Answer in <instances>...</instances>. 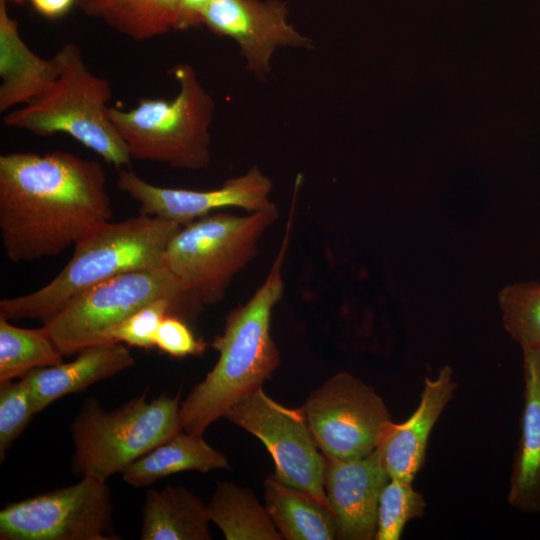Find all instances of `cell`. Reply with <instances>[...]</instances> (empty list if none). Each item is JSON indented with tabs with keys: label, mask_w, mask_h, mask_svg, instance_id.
Masks as SVG:
<instances>
[{
	"label": "cell",
	"mask_w": 540,
	"mask_h": 540,
	"mask_svg": "<svg viewBox=\"0 0 540 540\" xmlns=\"http://www.w3.org/2000/svg\"><path fill=\"white\" fill-rule=\"evenodd\" d=\"M324 458V488L337 539H374L380 495L390 480L377 450L360 458Z\"/></svg>",
	"instance_id": "cell-14"
},
{
	"label": "cell",
	"mask_w": 540,
	"mask_h": 540,
	"mask_svg": "<svg viewBox=\"0 0 540 540\" xmlns=\"http://www.w3.org/2000/svg\"><path fill=\"white\" fill-rule=\"evenodd\" d=\"M425 507L424 496L412 482L390 478L380 495L374 539L399 540L406 523L422 517Z\"/></svg>",
	"instance_id": "cell-26"
},
{
	"label": "cell",
	"mask_w": 540,
	"mask_h": 540,
	"mask_svg": "<svg viewBox=\"0 0 540 540\" xmlns=\"http://www.w3.org/2000/svg\"><path fill=\"white\" fill-rule=\"evenodd\" d=\"M180 225L139 214L107 222L74 245L65 267L40 289L0 301L9 321L48 317L73 297L118 275L165 266V251Z\"/></svg>",
	"instance_id": "cell-3"
},
{
	"label": "cell",
	"mask_w": 540,
	"mask_h": 540,
	"mask_svg": "<svg viewBox=\"0 0 540 540\" xmlns=\"http://www.w3.org/2000/svg\"><path fill=\"white\" fill-rule=\"evenodd\" d=\"M523 353L524 405L514 455L509 504L525 513L540 512V348Z\"/></svg>",
	"instance_id": "cell-17"
},
{
	"label": "cell",
	"mask_w": 540,
	"mask_h": 540,
	"mask_svg": "<svg viewBox=\"0 0 540 540\" xmlns=\"http://www.w3.org/2000/svg\"><path fill=\"white\" fill-rule=\"evenodd\" d=\"M264 488L265 507L283 539H337V523L329 507L276 476H269Z\"/></svg>",
	"instance_id": "cell-21"
},
{
	"label": "cell",
	"mask_w": 540,
	"mask_h": 540,
	"mask_svg": "<svg viewBox=\"0 0 540 540\" xmlns=\"http://www.w3.org/2000/svg\"><path fill=\"white\" fill-rule=\"evenodd\" d=\"M148 390L111 410L95 397L85 400L71 425L75 475L106 482L183 430L179 395L148 400Z\"/></svg>",
	"instance_id": "cell-5"
},
{
	"label": "cell",
	"mask_w": 540,
	"mask_h": 540,
	"mask_svg": "<svg viewBox=\"0 0 540 540\" xmlns=\"http://www.w3.org/2000/svg\"><path fill=\"white\" fill-rule=\"evenodd\" d=\"M17 3L28 2L41 15L57 18L65 14L76 0H14Z\"/></svg>",
	"instance_id": "cell-31"
},
{
	"label": "cell",
	"mask_w": 540,
	"mask_h": 540,
	"mask_svg": "<svg viewBox=\"0 0 540 540\" xmlns=\"http://www.w3.org/2000/svg\"><path fill=\"white\" fill-rule=\"evenodd\" d=\"M207 504L187 488L149 489L141 516V540H210Z\"/></svg>",
	"instance_id": "cell-19"
},
{
	"label": "cell",
	"mask_w": 540,
	"mask_h": 540,
	"mask_svg": "<svg viewBox=\"0 0 540 540\" xmlns=\"http://www.w3.org/2000/svg\"><path fill=\"white\" fill-rule=\"evenodd\" d=\"M226 456L212 448L203 435L184 430L148 451L123 470V480L136 488L183 471L209 472L228 468Z\"/></svg>",
	"instance_id": "cell-20"
},
{
	"label": "cell",
	"mask_w": 540,
	"mask_h": 540,
	"mask_svg": "<svg viewBox=\"0 0 540 540\" xmlns=\"http://www.w3.org/2000/svg\"><path fill=\"white\" fill-rule=\"evenodd\" d=\"M210 521L227 540H281L266 507L247 488L223 481L207 504Z\"/></svg>",
	"instance_id": "cell-22"
},
{
	"label": "cell",
	"mask_w": 540,
	"mask_h": 540,
	"mask_svg": "<svg viewBox=\"0 0 540 540\" xmlns=\"http://www.w3.org/2000/svg\"><path fill=\"white\" fill-rule=\"evenodd\" d=\"M302 409L317 447L324 457L337 459L373 452L391 420L375 390L347 372L328 379Z\"/></svg>",
	"instance_id": "cell-10"
},
{
	"label": "cell",
	"mask_w": 540,
	"mask_h": 540,
	"mask_svg": "<svg viewBox=\"0 0 540 540\" xmlns=\"http://www.w3.org/2000/svg\"><path fill=\"white\" fill-rule=\"evenodd\" d=\"M62 362L63 354L42 326L21 328L0 317V382L22 378L33 369Z\"/></svg>",
	"instance_id": "cell-23"
},
{
	"label": "cell",
	"mask_w": 540,
	"mask_h": 540,
	"mask_svg": "<svg viewBox=\"0 0 540 540\" xmlns=\"http://www.w3.org/2000/svg\"><path fill=\"white\" fill-rule=\"evenodd\" d=\"M53 58L57 79L39 97L7 113L4 125L39 136L65 133L106 162L129 166L128 148L108 115L110 83L87 68L75 43H66Z\"/></svg>",
	"instance_id": "cell-4"
},
{
	"label": "cell",
	"mask_w": 540,
	"mask_h": 540,
	"mask_svg": "<svg viewBox=\"0 0 540 540\" xmlns=\"http://www.w3.org/2000/svg\"><path fill=\"white\" fill-rule=\"evenodd\" d=\"M286 16V4L278 0H213L202 12L201 24L236 40L247 68L264 78L277 46H311L308 38L287 23Z\"/></svg>",
	"instance_id": "cell-13"
},
{
	"label": "cell",
	"mask_w": 540,
	"mask_h": 540,
	"mask_svg": "<svg viewBox=\"0 0 540 540\" xmlns=\"http://www.w3.org/2000/svg\"><path fill=\"white\" fill-rule=\"evenodd\" d=\"M456 386L451 367L444 366L435 378H425L419 405L411 416L384 426L376 450L390 478L413 482L424 464L432 429Z\"/></svg>",
	"instance_id": "cell-15"
},
{
	"label": "cell",
	"mask_w": 540,
	"mask_h": 540,
	"mask_svg": "<svg viewBox=\"0 0 540 540\" xmlns=\"http://www.w3.org/2000/svg\"><path fill=\"white\" fill-rule=\"evenodd\" d=\"M294 209L292 204L282 243L264 282L245 304L228 313L223 333L210 344L219 353L215 366L180 405L185 432L203 435L234 404L262 387L279 365V351L270 332L271 316L284 293L282 266Z\"/></svg>",
	"instance_id": "cell-2"
},
{
	"label": "cell",
	"mask_w": 540,
	"mask_h": 540,
	"mask_svg": "<svg viewBox=\"0 0 540 540\" xmlns=\"http://www.w3.org/2000/svg\"><path fill=\"white\" fill-rule=\"evenodd\" d=\"M159 299L170 300L186 322L201 312L163 266L124 273L85 290L44 318L42 327L63 356L71 355L107 343L104 336L111 328Z\"/></svg>",
	"instance_id": "cell-8"
},
{
	"label": "cell",
	"mask_w": 540,
	"mask_h": 540,
	"mask_svg": "<svg viewBox=\"0 0 540 540\" xmlns=\"http://www.w3.org/2000/svg\"><path fill=\"white\" fill-rule=\"evenodd\" d=\"M179 0H105L97 16L135 41L178 29Z\"/></svg>",
	"instance_id": "cell-24"
},
{
	"label": "cell",
	"mask_w": 540,
	"mask_h": 540,
	"mask_svg": "<svg viewBox=\"0 0 540 540\" xmlns=\"http://www.w3.org/2000/svg\"><path fill=\"white\" fill-rule=\"evenodd\" d=\"M133 365L134 358L123 343L107 342L83 348L71 362L33 369L22 379L29 387L35 413H39L55 400Z\"/></svg>",
	"instance_id": "cell-16"
},
{
	"label": "cell",
	"mask_w": 540,
	"mask_h": 540,
	"mask_svg": "<svg viewBox=\"0 0 540 540\" xmlns=\"http://www.w3.org/2000/svg\"><path fill=\"white\" fill-rule=\"evenodd\" d=\"M106 482H79L10 503L0 511L1 540H118Z\"/></svg>",
	"instance_id": "cell-9"
},
{
	"label": "cell",
	"mask_w": 540,
	"mask_h": 540,
	"mask_svg": "<svg viewBox=\"0 0 540 540\" xmlns=\"http://www.w3.org/2000/svg\"><path fill=\"white\" fill-rule=\"evenodd\" d=\"M278 208L236 216L211 213L180 229L165 251V266L200 310L223 299L232 279L256 256Z\"/></svg>",
	"instance_id": "cell-7"
},
{
	"label": "cell",
	"mask_w": 540,
	"mask_h": 540,
	"mask_svg": "<svg viewBox=\"0 0 540 540\" xmlns=\"http://www.w3.org/2000/svg\"><path fill=\"white\" fill-rule=\"evenodd\" d=\"M504 328L522 350L540 348V284L504 287L498 295Z\"/></svg>",
	"instance_id": "cell-25"
},
{
	"label": "cell",
	"mask_w": 540,
	"mask_h": 540,
	"mask_svg": "<svg viewBox=\"0 0 540 540\" xmlns=\"http://www.w3.org/2000/svg\"><path fill=\"white\" fill-rule=\"evenodd\" d=\"M54 58L43 59L22 40L18 23L0 0V112L26 105L45 92L57 79Z\"/></svg>",
	"instance_id": "cell-18"
},
{
	"label": "cell",
	"mask_w": 540,
	"mask_h": 540,
	"mask_svg": "<svg viewBox=\"0 0 540 540\" xmlns=\"http://www.w3.org/2000/svg\"><path fill=\"white\" fill-rule=\"evenodd\" d=\"M105 0H78V4L84 12L97 16L98 11Z\"/></svg>",
	"instance_id": "cell-32"
},
{
	"label": "cell",
	"mask_w": 540,
	"mask_h": 540,
	"mask_svg": "<svg viewBox=\"0 0 540 540\" xmlns=\"http://www.w3.org/2000/svg\"><path fill=\"white\" fill-rule=\"evenodd\" d=\"M112 218L98 161L65 151L0 156V235L10 261L56 256Z\"/></svg>",
	"instance_id": "cell-1"
},
{
	"label": "cell",
	"mask_w": 540,
	"mask_h": 540,
	"mask_svg": "<svg viewBox=\"0 0 540 540\" xmlns=\"http://www.w3.org/2000/svg\"><path fill=\"white\" fill-rule=\"evenodd\" d=\"M179 83L175 98L139 99L136 107H109L108 115L132 159L196 170L211 159L208 131L214 100L200 84L190 65L172 69Z\"/></svg>",
	"instance_id": "cell-6"
},
{
	"label": "cell",
	"mask_w": 540,
	"mask_h": 540,
	"mask_svg": "<svg viewBox=\"0 0 540 540\" xmlns=\"http://www.w3.org/2000/svg\"><path fill=\"white\" fill-rule=\"evenodd\" d=\"M224 417L265 445L274 460L277 478L330 508L324 488L325 458L318 451L302 408L285 407L259 387L234 404Z\"/></svg>",
	"instance_id": "cell-11"
},
{
	"label": "cell",
	"mask_w": 540,
	"mask_h": 540,
	"mask_svg": "<svg viewBox=\"0 0 540 540\" xmlns=\"http://www.w3.org/2000/svg\"><path fill=\"white\" fill-rule=\"evenodd\" d=\"M168 315L178 317L175 305L168 299L156 300L111 328L104 341L151 349L155 347L157 329Z\"/></svg>",
	"instance_id": "cell-28"
},
{
	"label": "cell",
	"mask_w": 540,
	"mask_h": 540,
	"mask_svg": "<svg viewBox=\"0 0 540 540\" xmlns=\"http://www.w3.org/2000/svg\"><path fill=\"white\" fill-rule=\"evenodd\" d=\"M118 189L139 204V213L158 216L187 225L225 207H238L248 213L271 210V180L252 167L246 174L226 180L212 190H190L160 187L148 183L134 171L120 168L116 180Z\"/></svg>",
	"instance_id": "cell-12"
},
{
	"label": "cell",
	"mask_w": 540,
	"mask_h": 540,
	"mask_svg": "<svg viewBox=\"0 0 540 540\" xmlns=\"http://www.w3.org/2000/svg\"><path fill=\"white\" fill-rule=\"evenodd\" d=\"M206 342L196 338L186 321L174 316H166L155 335V347L173 357L201 355L206 350Z\"/></svg>",
	"instance_id": "cell-29"
},
{
	"label": "cell",
	"mask_w": 540,
	"mask_h": 540,
	"mask_svg": "<svg viewBox=\"0 0 540 540\" xmlns=\"http://www.w3.org/2000/svg\"><path fill=\"white\" fill-rule=\"evenodd\" d=\"M36 414L29 387L24 379L0 382V459Z\"/></svg>",
	"instance_id": "cell-27"
},
{
	"label": "cell",
	"mask_w": 540,
	"mask_h": 540,
	"mask_svg": "<svg viewBox=\"0 0 540 540\" xmlns=\"http://www.w3.org/2000/svg\"><path fill=\"white\" fill-rule=\"evenodd\" d=\"M213 0H179L178 29H187L201 24V14Z\"/></svg>",
	"instance_id": "cell-30"
}]
</instances>
